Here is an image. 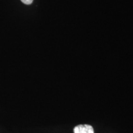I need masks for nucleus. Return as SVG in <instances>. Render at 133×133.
I'll return each instance as SVG.
<instances>
[{"mask_svg": "<svg viewBox=\"0 0 133 133\" xmlns=\"http://www.w3.org/2000/svg\"><path fill=\"white\" fill-rule=\"evenodd\" d=\"M74 133H94L92 126L89 124H80L74 128Z\"/></svg>", "mask_w": 133, "mask_h": 133, "instance_id": "1", "label": "nucleus"}, {"mask_svg": "<svg viewBox=\"0 0 133 133\" xmlns=\"http://www.w3.org/2000/svg\"><path fill=\"white\" fill-rule=\"evenodd\" d=\"M33 0H21V1L23 3H24L25 4H31L33 3Z\"/></svg>", "mask_w": 133, "mask_h": 133, "instance_id": "2", "label": "nucleus"}]
</instances>
